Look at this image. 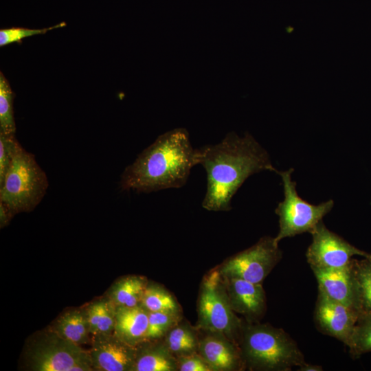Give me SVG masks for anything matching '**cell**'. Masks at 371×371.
<instances>
[{
	"label": "cell",
	"instance_id": "4",
	"mask_svg": "<svg viewBox=\"0 0 371 371\" xmlns=\"http://www.w3.org/2000/svg\"><path fill=\"white\" fill-rule=\"evenodd\" d=\"M48 185L47 175L34 156L17 141L10 165L0 184V201L14 215L31 212L42 201Z\"/></svg>",
	"mask_w": 371,
	"mask_h": 371
},
{
	"label": "cell",
	"instance_id": "22",
	"mask_svg": "<svg viewBox=\"0 0 371 371\" xmlns=\"http://www.w3.org/2000/svg\"><path fill=\"white\" fill-rule=\"evenodd\" d=\"M14 93L9 82L2 72L0 73V133L14 135L16 125L14 117Z\"/></svg>",
	"mask_w": 371,
	"mask_h": 371
},
{
	"label": "cell",
	"instance_id": "28",
	"mask_svg": "<svg viewBox=\"0 0 371 371\" xmlns=\"http://www.w3.org/2000/svg\"><path fill=\"white\" fill-rule=\"evenodd\" d=\"M177 370L180 371H212L211 368L196 352L177 356Z\"/></svg>",
	"mask_w": 371,
	"mask_h": 371
},
{
	"label": "cell",
	"instance_id": "6",
	"mask_svg": "<svg viewBox=\"0 0 371 371\" xmlns=\"http://www.w3.org/2000/svg\"><path fill=\"white\" fill-rule=\"evenodd\" d=\"M293 171L291 168L277 172L282 178L284 194V200L279 203L275 211L279 217V232L274 238L278 244L285 238L305 232L311 234L334 205L333 200L319 205L303 200L296 191V183L291 179Z\"/></svg>",
	"mask_w": 371,
	"mask_h": 371
},
{
	"label": "cell",
	"instance_id": "26",
	"mask_svg": "<svg viewBox=\"0 0 371 371\" xmlns=\"http://www.w3.org/2000/svg\"><path fill=\"white\" fill-rule=\"evenodd\" d=\"M65 25L60 23L52 27L43 29H29L24 27H10L0 30V46L20 42L23 38L34 35L43 34L53 29Z\"/></svg>",
	"mask_w": 371,
	"mask_h": 371
},
{
	"label": "cell",
	"instance_id": "3",
	"mask_svg": "<svg viewBox=\"0 0 371 371\" xmlns=\"http://www.w3.org/2000/svg\"><path fill=\"white\" fill-rule=\"evenodd\" d=\"M240 349L245 366L251 370L289 371L305 363L291 337L269 324H243Z\"/></svg>",
	"mask_w": 371,
	"mask_h": 371
},
{
	"label": "cell",
	"instance_id": "12",
	"mask_svg": "<svg viewBox=\"0 0 371 371\" xmlns=\"http://www.w3.org/2000/svg\"><path fill=\"white\" fill-rule=\"evenodd\" d=\"M232 309L243 315L249 323H256L266 310V297L262 284L236 278L222 277Z\"/></svg>",
	"mask_w": 371,
	"mask_h": 371
},
{
	"label": "cell",
	"instance_id": "10",
	"mask_svg": "<svg viewBox=\"0 0 371 371\" xmlns=\"http://www.w3.org/2000/svg\"><path fill=\"white\" fill-rule=\"evenodd\" d=\"M359 313L328 296L318 289L314 321L322 333L336 338L348 346Z\"/></svg>",
	"mask_w": 371,
	"mask_h": 371
},
{
	"label": "cell",
	"instance_id": "25",
	"mask_svg": "<svg viewBox=\"0 0 371 371\" xmlns=\"http://www.w3.org/2000/svg\"><path fill=\"white\" fill-rule=\"evenodd\" d=\"M115 306L110 300L97 301V315L95 322V336L113 334L115 322Z\"/></svg>",
	"mask_w": 371,
	"mask_h": 371
},
{
	"label": "cell",
	"instance_id": "24",
	"mask_svg": "<svg viewBox=\"0 0 371 371\" xmlns=\"http://www.w3.org/2000/svg\"><path fill=\"white\" fill-rule=\"evenodd\" d=\"M179 313L170 312H149L147 340L162 337L178 324Z\"/></svg>",
	"mask_w": 371,
	"mask_h": 371
},
{
	"label": "cell",
	"instance_id": "14",
	"mask_svg": "<svg viewBox=\"0 0 371 371\" xmlns=\"http://www.w3.org/2000/svg\"><path fill=\"white\" fill-rule=\"evenodd\" d=\"M311 269L318 284L317 289L332 299L359 312L350 262L341 268L312 267Z\"/></svg>",
	"mask_w": 371,
	"mask_h": 371
},
{
	"label": "cell",
	"instance_id": "17",
	"mask_svg": "<svg viewBox=\"0 0 371 371\" xmlns=\"http://www.w3.org/2000/svg\"><path fill=\"white\" fill-rule=\"evenodd\" d=\"M54 333L78 345L87 344L90 332L85 311L73 310L64 313L58 319Z\"/></svg>",
	"mask_w": 371,
	"mask_h": 371
},
{
	"label": "cell",
	"instance_id": "27",
	"mask_svg": "<svg viewBox=\"0 0 371 371\" xmlns=\"http://www.w3.org/2000/svg\"><path fill=\"white\" fill-rule=\"evenodd\" d=\"M16 139L14 135L0 133V184L3 181L11 163L12 156Z\"/></svg>",
	"mask_w": 371,
	"mask_h": 371
},
{
	"label": "cell",
	"instance_id": "1",
	"mask_svg": "<svg viewBox=\"0 0 371 371\" xmlns=\"http://www.w3.org/2000/svg\"><path fill=\"white\" fill-rule=\"evenodd\" d=\"M198 157L207 176L202 207L209 211H229L232 197L251 175L278 172L268 153L248 133H229L221 142L198 148Z\"/></svg>",
	"mask_w": 371,
	"mask_h": 371
},
{
	"label": "cell",
	"instance_id": "29",
	"mask_svg": "<svg viewBox=\"0 0 371 371\" xmlns=\"http://www.w3.org/2000/svg\"><path fill=\"white\" fill-rule=\"evenodd\" d=\"M13 216L14 214L12 212V211L3 203L0 201L1 227L6 225Z\"/></svg>",
	"mask_w": 371,
	"mask_h": 371
},
{
	"label": "cell",
	"instance_id": "7",
	"mask_svg": "<svg viewBox=\"0 0 371 371\" xmlns=\"http://www.w3.org/2000/svg\"><path fill=\"white\" fill-rule=\"evenodd\" d=\"M282 256L279 244L274 238L267 236L248 249L227 258L218 269L222 277L262 284Z\"/></svg>",
	"mask_w": 371,
	"mask_h": 371
},
{
	"label": "cell",
	"instance_id": "13",
	"mask_svg": "<svg viewBox=\"0 0 371 371\" xmlns=\"http://www.w3.org/2000/svg\"><path fill=\"white\" fill-rule=\"evenodd\" d=\"M197 352L212 371L240 370L245 368L239 346L219 333H207L199 340Z\"/></svg>",
	"mask_w": 371,
	"mask_h": 371
},
{
	"label": "cell",
	"instance_id": "19",
	"mask_svg": "<svg viewBox=\"0 0 371 371\" xmlns=\"http://www.w3.org/2000/svg\"><path fill=\"white\" fill-rule=\"evenodd\" d=\"M177 361L166 346L150 349L137 356L132 371H175Z\"/></svg>",
	"mask_w": 371,
	"mask_h": 371
},
{
	"label": "cell",
	"instance_id": "5",
	"mask_svg": "<svg viewBox=\"0 0 371 371\" xmlns=\"http://www.w3.org/2000/svg\"><path fill=\"white\" fill-rule=\"evenodd\" d=\"M197 312L199 328L207 333L223 335L238 345L243 324L231 308L218 268L210 271L203 278Z\"/></svg>",
	"mask_w": 371,
	"mask_h": 371
},
{
	"label": "cell",
	"instance_id": "11",
	"mask_svg": "<svg viewBox=\"0 0 371 371\" xmlns=\"http://www.w3.org/2000/svg\"><path fill=\"white\" fill-rule=\"evenodd\" d=\"M93 337L89 355L94 370L132 371L137 356L135 346L113 334Z\"/></svg>",
	"mask_w": 371,
	"mask_h": 371
},
{
	"label": "cell",
	"instance_id": "2",
	"mask_svg": "<svg viewBox=\"0 0 371 371\" xmlns=\"http://www.w3.org/2000/svg\"><path fill=\"white\" fill-rule=\"evenodd\" d=\"M197 164L198 148L192 146L188 132L175 128L159 135L124 169L120 187L145 193L179 188Z\"/></svg>",
	"mask_w": 371,
	"mask_h": 371
},
{
	"label": "cell",
	"instance_id": "30",
	"mask_svg": "<svg viewBox=\"0 0 371 371\" xmlns=\"http://www.w3.org/2000/svg\"><path fill=\"white\" fill-rule=\"evenodd\" d=\"M299 371H322L323 368L318 365H314L311 363H304L302 366L298 367Z\"/></svg>",
	"mask_w": 371,
	"mask_h": 371
},
{
	"label": "cell",
	"instance_id": "8",
	"mask_svg": "<svg viewBox=\"0 0 371 371\" xmlns=\"http://www.w3.org/2000/svg\"><path fill=\"white\" fill-rule=\"evenodd\" d=\"M30 363L36 371L94 370L89 352L54 333L34 347Z\"/></svg>",
	"mask_w": 371,
	"mask_h": 371
},
{
	"label": "cell",
	"instance_id": "20",
	"mask_svg": "<svg viewBox=\"0 0 371 371\" xmlns=\"http://www.w3.org/2000/svg\"><path fill=\"white\" fill-rule=\"evenodd\" d=\"M165 344L173 355L179 356L196 352L199 339L189 326L176 325L166 334Z\"/></svg>",
	"mask_w": 371,
	"mask_h": 371
},
{
	"label": "cell",
	"instance_id": "15",
	"mask_svg": "<svg viewBox=\"0 0 371 371\" xmlns=\"http://www.w3.org/2000/svg\"><path fill=\"white\" fill-rule=\"evenodd\" d=\"M149 311L142 304L115 307L113 335L125 343L135 346L146 340Z\"/></svg>",
	"mask_w": 371,
	"mask_h": 371
},
{
	"label": "cell",
	"instance_id": "23",
	"mask_svg": "<svg viewBox=\"0 0 371 371\" xmlns=\"http://www.w3.org/2000/svg\"><path fill=\"white\" fill-rule=\"evenodd\" d=\"M347 346L354 357L371 352V313L359 315Z\"/></svg>",
	"mask_w": 371,
	"mask_h": 371
},
{
	"label": "cell",
	"instance_id": "18",
	"mask_svg": "<svg viewBox=\"0 0 371 371\" xmlns=\"http://www.w3.org/2000/svg\"><path fill=\"white\" fill-rule=\"evenodd\" d=\"M350 267L359 315L371 313V256L352 258Z\"/></svg>",
	"mask_w": 371,
	"mask_h": 371
},
{
	"label": "cell",
	"instance_id": "9",
	"mask_svg": "<svg viewBox=\"0 0 371 371\" xmlns=\"http://www.w3.org/2000/svg\"><path fill=\"white\" fill-rule=\"evenodd\" d=\"M311 234L312 242L306 253L311 268H341L348 265L355 256H371V254L355 247L329 230L322 221Z\"/></svg>",
	"mask_w": 371,
	"mask_h": 371
},
{
	"label": "cell",
	"instance_id": "21",
	"mask_svg": "<svg viewBox=\"0 0 371 371\" xmlns=\"http://www.w3.org/2000/svg\"><path fill=\"white\" fill-rule=\"evenodd\" d=\"M141 304L149 312L179 313L180 310L175 297L164 287L157 284H148Z\"/></svg>",
	"mask_w": 371,
	"mask_h": 371
},
{
	"label": "cell",
	"instance_id": "16",
	"mask_svg": "<svg viewBox=\"0 0 371 371\" xmlns=\"http://www.w3.org/2000/svg\"><path fill=\"white\" fill-rule=\"evenodd\" d=\"M148 285L145 277L129 276L116 282L109 291V300L115 306L132 307L141 304Z\"/></svg>",
	"mask_w": 371,
	"mask_h": 371
}]
</instances>
